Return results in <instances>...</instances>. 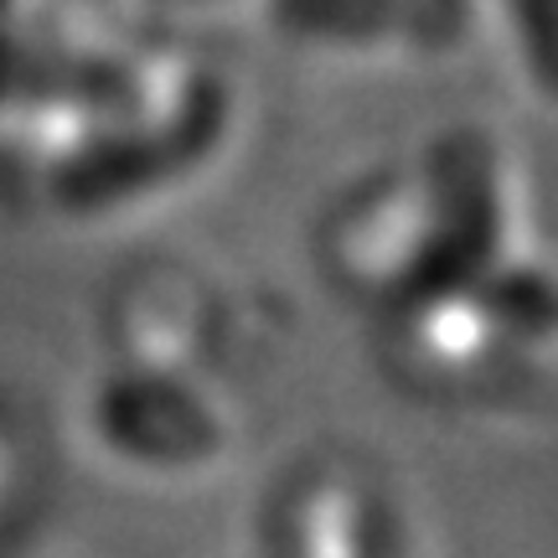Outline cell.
I'll list each match as a JSON object with an SVG mask.
<instances>
[{
  "instance_id": "6da1fadb",
  "label": "cell",
  "mask_w": 558,
  "mask_h": 558,
  "mask_svg": "<svg viewBox=\"0 0 558 558\" xmlns=\"http://www.w3.org/2000/svg\"><path fill=\"white\" fill-rule=\"evenodd\" d=\"M527 73L558 99V0H512Z\"/></svg>"
}]
</instances>
